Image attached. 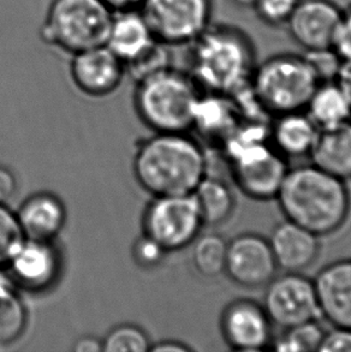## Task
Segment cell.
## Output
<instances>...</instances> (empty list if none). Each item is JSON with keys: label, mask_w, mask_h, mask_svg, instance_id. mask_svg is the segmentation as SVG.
I'll return each instance as SVG.
<instances>
[{"label": "cell", "mask_w": 351, "mask_h": 352, "mask_svg": "<svg viewBox=\"0 0 351 352\" xmlns=\"http://www.w3.org/2000/svg\"><path fill=\"white\" fill-rule=\"evenodd\" d=\"M236 110L228 96L209 93L200 96L195 109L193 129H199L201 133L209 136H230L236 129Z\"/></svg>", "instance_id": "25"}, {"label": "cell", "mask_w": 351, "mask_h": 352, "mask_svg": "<svg viewBox=\"0 0 351 352\" xmlns=\"http://www.w3.org/2000/svg\"><path fill=\"white\" fill-rule=\"evenodd\" d=\"M149 351L152 352H189L191 348L188 345L175 342V340H165V342H159L157 344H152Z\"/></svg>", "instance_id": "37"}, {"label": "cell", "mask_w": 351, "mask_h": 352, "mask_svg": "<svg viewBox=\"0 0 351 352\" xmlns=\"http://www.w3.org/2000/svg\"><path fill=\"white\" fill-rule=\"evenodd\" d=\"M17 191V179L14 172L0 165V205H6Z\"/></svg>", "instance_id": "35"}, {"label": "cell", "mask_w": 351, "mask_h": 352, "mask_svg": "<svg viewBox=\"0 0 351 352\" xmlns=\"http://www.w3.org/2000/svg\"><path fill=\"white\" fill-rule=\"evenodd\" d=\"M23 239L16 213L9 210L8 206L0 205V267L9 263Z\"/></svg>", "instance_id": "30"}, {"label": "cell", "mask_w": 351, "mask_h": 352, "mask_svg": "<svg viewBox=\"0 0 351 352\" xmlns=\"http://www.w3.org/2000/svg\"><path fill=\"white\" fill-rule=\"evenodd\" d=\"M233 4L238 5L241 8H253L257 0H231Z\"/></svg>", "instance_id": "40"}, {"label": "cell", "mask_w": 351, "mask_h": 352, "mask_svg": "<svg viewBox=\"0 0 351 352\" xmlns=\"http://www.w3.org/2000/svg\"><path fill=\"white\" fill-rule=\"evenodd\" d=\"M6 266L19 289L43 292L57 283L62 271V255L54 241L24 238Z\"/></svg>", "instance_id": "14"}, {"label": "cell", "mask_w": 351, "mask_h": 352, "mask_svg": "<svg viewBox=\"0 0 351 352\" xmlns=\"http://www.w3.org/2000/svg\"><path fill=\"white\" fill-rule=\"evenodd\" d=\"M141 12L154 38L172 46L190 45L211 25L212 0H145Z\"/></svg>", "instance_id": "9"}, {"label": "cell", "mask_w": 351, "mask_h": 352, "mask_svg": "<svg viewBox=\"0 0 351 352\" xmlns=\"http://www.w3.org/2000/svg\"><path fill=\"white\" fill-rule=\"evenodd\" d=\"M151 340L147 333L135 324H119L111 329L103 340L105 352H148Z\"/></svg>", "instance_id": "29"}, {"label": "cell", "mask_w": 351, "mask_h": 352, "mask_svg": "<svg viewBox=\"0 0 351 352\" xmlns=\"http://www.w3.org/2000/svg\"><path fill=\"white\" fill-rule=\"evenodd\" d=\"M333 51L345 64H351V5L342 12L341 23L338 27Z\"/></svg>", "instance_id": "33"}, {"label": "cell", "mask_w": 351, "mask_h": 352, "mask_svg": "<svg viewBox=\"0 0 351 352\" xmlns=\"http://www.w3.org/2000/svg\"><path fill=\"white\" fill-rule=\"evenodd\" d=\"M134 175L153 197L189 195L207 175V157L187 133H156L134 157Z\"/></svg>", "instance_id": "2"}, {"label": "cell", "mask_w": 351, "mask_h": 352, "mask_svg": "<svg viewBox=\"0 0 351 352\" xmlns=\"http://www.w3.org/2000/svg\"><path fill=\"white\" fill-rule=\"evenodd\" d=\"M74 351L76 352H101L103 340L95 338L93 336H85L78 339L74 345Z\"/></svg>", "instance_id": "36"}, {"label": "cell", "mask_w": 351, "mask_h": 352, "mask_svg": "<svg viewBox=\"0 0 351 352\" xmlns=\"http://www.w3.org/2000/svg\"><path fill=\"white\" fill-rule=\"evenodd\" d=\"M275 200L285 219L319 237L339 231L350 215L347 182L313 164L289 168Z\"/></svg>", "instance_id": "1"}, {"label": "cell", "mask_w": 351, "mask_h": 352, "mask_svg": "<svg viewBox=\"0 0 351 352\" xmlns=\"http://www.w3.org/2000/svg\"><path fill=\"white\" fill-rule=\"evenodd\" d=\"M204 226L193 194L158 196L143 213V234L152 238L167 252L193 244Z\"/></svg>", "instance_id": "8"}, {"label": "cell", "mask_w": 351, "mask_h": 352, "mask_svg": "<svg viewBox=\"0 0 351 352\" xmlns=\"http://www.w3.org/2000/svg\"><path fill=\"white\" fill-rule=\"evenodd\" d=\"M318 352H351V329L332 327L325 331Z\"/></svg>", "instance_id": "34"}, {"label": "cell", "mask_w": 351, "mask_h": 352, "mask_svg": "<svg viewBox=\"0 0 351 352\" xmlns=\"http://www.w3.org/2000/svg\"><path fill=\"white\" fill-rule=\"evenodd\" d=\"M342 12L331 0H299L285 25L306 52L333 50Z\"/></svg>", "instance_id": "13"}, {"label": "cell", "mask_w": 351, "mask_h": 352, "mask_svg": "<svg viewBox=\"0 0 351 352\" xmlns=\"http://www.w3.org/2000/svg\"><path fill=\"white\" fill-rule=\"evenodd\" d=\"M189 47L188 72L200 88L230 96L251 83L255 50L237 27L211 24Z\"/></svg>", "instance_id": "3"}, {"label": "cell", "mask_w": 351, "mask_h": 352, "mask_svg": "<svg viewBox=\"0 0 351 352\" xmlns=\"http://www.w3.org/2000/svg\"><path fill=\"white\" fill-rule=\"evenodd\" d=\"M320 316L332 327L351 329V258L323 266L314 279Z\"/></svg>", "instance_id": "16"}, {"label": "cell", "mask_w": 351, "mask_h": 352, "mask_svg": "<svg viewBox=\"0 0 351 352\" xmlns=\"http://www.w3.org/2000/svg\"><path fill=\"white\" fill-rule=\"evenodd\" d=\"M204 225L218 226L226 223L233 214L236 199L226 182L206 175L193 191Z\"/></svg>", "instance_id": "23"}, {"label": "cell", "mask_w": 351, "mask_h": 352, "mask_svg": "<svg viewBox=\"0 0 351 352\" xmlns=\"http://www.w3.org/2000/svg\"><path fill=\"white\" fill-rule=\"evenodd\" d=\"M167 254V252H165L156 241H153L152 238L148 237L146 234H142L141 238H138L133 248L135 261L145 268H153L160 265Z\"/></svg>", "instance_id": "32"}, {"label": "cell", "mask_w": 351, "mask_h": 352, "mask_svg": "<svg viewBox=\"0 0 351 352\" xmlns=\"http://www.w3.org/2000/svg\"><path fill=\"white\" fill-rule=\"evenodd\" d=\"M28 311L19 295V286L10 274L0 272V345H10L23 336Z\"/></svg>", "instance_id": "24"}, {"label": "cell", "mask_w": 351, "mask_h": 352, "mask_svg": "<svg viewBox=\"0 0 351 352\" xmlns=\"http://www.w3.org/2000/svg\"><path fill=\"white\" fill-rule=\"evenodd\" d=\"M319 236L285 219L272 230L268 242L277 266L284 272H302L317 261Z\"/></svg>", "instance_id": "17"}, {"label": "cell", "mask_w": 351, "mask_h": 352, "mask_svg": "<svg viewBox=\"0 0 351 352\" xmlns=\"http://www.w3.org/2000/svg\"><path fill=\"white\" fill-rule=\"evenodd\" d=\"M297 4L299 0H257L253 9L262 23L280 27L288 23Z\"/></svg>", "instance_id": "31"}, {"label": "cell", "mask_w": 351, "mask_h": 352, "mask_svg": "<svg viewBox=\"0 0 351 352\" xmlns=\"http://www.w3.org/2000/svg\"><path fill=\"white\" fill-rule=\"evenodd\" d=\"M70 77L78 91L104 98L118 89L127 75L125 65L106 45L72 56Z\"/></svg>", "instance_id": "15"}, {"label": "cell", "mask_w": 351, "mask_h": 352, "mask_svg": "<svg viewBox=\"0 0 351 352\" xmlns=\"http://www.w3.org/2000/svg\"><path fill=\"white\" fill-rule=\"evenodd\" d=\"M319 83L307 58L290 53L267 58L255 67L251 78L260 106L277 116L304 111Z\"/></svg>", "instance_id": "7"}, {"label": "cell", "mask_w": 351, "mask_h": 352, "mask_svg": "<svg viewBox=\"0 0 351 352\" xmlns=\"http://www.w3.org/2000/svg\"><path fill=\"white\" fill-rule=\"evenodd\" d=\"M323 334L325 329L323 326L319 324L318 320H313L284 329L280 337L272 340L270 349L279 352L319 351Z\"/></svg>", "instance_id": "27"}, {"label": "cell", "mask_w": 351, "mask_h": 352, "mask_svg": "<svg viewBox=\"0 0 351 352\" xmlns=\"http://www.w3.org/2000/svg\"><path fill=\"white\" fill-rule=\"evenodd\" d=\"M24 238L54 241L67 223V208L58 196L38 192L28 197L17 210Z\"/></svg>", "instance_id": "18"}, {"label": "cell", "mask_w": 351, "mask_h": 352, "mask_svg": "<svg viewBox=\"0 0 351 352\" xmlns=\"http://www.w3.org/2000/svg\"><path fill=\"white\" fill-rule=\"evenodd\" d=\"M264 308L272 324L281 329L318 320V295L314 280L301 272H285L266 285Z\"/></svg>", "instance_id": "10"}, {"label": "cell", "mask_w": 351, "mask_h": 352, "mask_svg": "<svg viewBox=\"0 0 351 352\" xmlns=\"http://www.w3.org/2000/svg\"><path fill=\"white\" fill-rule=\"evenodd\" d=\"M278 270L268 238L247 232L228 242L224 273L238 286L244 289L266 286Z\"/></svg>", "instance_id": "11"}, {"label": "cell", "mask_w": 351, "mask_h": 352, "mask_svg": "<svg viewBox=\"0 0 351 352\" xmlns=\"http://www.w3.org/2000/svg\"><path fill=\"white\" fill-rule=\"evenodd\" d=\"M169 48L167 45L156 41L138 57L125 64L127 75L131 77L134 81L138 82L167 67H171V53Z\"/></svg>", "instance_id": "28"}, {"label": "cell", "mask_w": 351, "mask_h": 352, "mask_svg": "<svg viewBox=\"0 0 351 352\" xmlns=\"http://www.w3.org/2000/svg\"><path fill=\"white\" fill-rule=\"evenodd\" d=\"M319 128L304 111L278 116L270 133L273 148L283 157L309 155Z\"/></svg>", "instance_id": "21"}, {"label": "cell", "mask_w": 351, "mask_h": 352, "mask_svg": "<svg viewBox=\"0 0 351 352\" xmlns=\"http://www.w3.org/2000/svg\"><path fill=\"white\" fill-rule=\"evenodd\" d=\"M309 157L323 171L342 181H351V120L319 129Z\"/></svg>", "instance_id": "20"}, {"label": "cell", "mask_w": 351, "mask_h": 352, "mask_svg": "<svg viewBox=\"0 0 351 352\" xmlns=\"http://www.w3.org/2000/svg\"><path fill=\"white\" fill-rule=\"evenodd\" d=\"M114 11L103 0H52L40 38L54 51L74 56L107 41Z\"/></svg>", "instance_id": "6"}, {"label": "cell", "mask_w": 351, "mask_h": 352, "mask_svg": "<svg viewBox=\"0 0 351 352\" xmlns=\"http://www.w3.org/2000/svg\"><path fill=\"white\" fill-rule=\"evenodd\" d=\"M304 111L319 129L330 128L351 120L350 98L338 80L323 82L319 83Z\"/></svg>", "instance_id": "22"}, {"label": "cell", "mask_w": 351, "mask_h": 352, "mask_svg": "<svg viewBox=\"0 0 351 352\" xmlns=\"http://www.w3.org/2000/svg\"><path fill=\"white\" fill-rule=\"evenodd\" d=\"M158 41L141 10L114 11L106 46L127 63L138 57Z\"/></svg>", "instance_id": "19"}, {"label": "cell", "mask_w": 351, "mask_h": 352, "mask_svg": "<svg viewBox=\"0 0 351 352\" xmlns=\"http://www.w3.org/2000/svg\"><path fill=\"white\" fill-rule=\"evenodd\" d=\"M228 242L220 234H199L193 242L191 260L195 270L206 278H215L225 272Z\"/></svg>", "instance_id": "26"}, {"label": "cell", "mask_w": 351, "mask_h": 352, "mask_svg": "<svg viewBox=\"0 0 351 352\" xmlns=\"http://www.w3.org/2000/svg\"><path fill=\"white\" fill-rule=\"evenodd\" d=\"M226 151L233 183L244 195L257 201L275 199L289 166L285 157L266 142L262 124L235 129L226 138Z\"/></svg>", "instance_id": "5"}, {"label": "cell", "mask_w": 351, "mask_h": 352, "mask_svg": "<svg viewBox=\"0 0 351 352\" xmlns=\"http://www.w3.org/2000/svg\"><path fill=\"white\" fill-rule=\"evenodd\" d=\"M338 82L344 87L351 101V64L343 63L342 69L338 75Z\"/></svg>", "instance_id": "39"}, {"label": "cell", "mask_w": 351, "mask_h": 352, "mask_svg": "<svg viewBox=\"0 0 351 352\" xmlns=\"http://www.w3.org/2000/svg\"><path fill=\"white\" fill-rule=\"evenodd\" d=\"M112 11L120 10L140 9L145 0H103Z\"/></svg>", "instance_id": "38"}, {"label": "cell", "mask_w": 351, "mask_h": 352, "mask_svg": "<svg viewBox=\"0 0 351 352\" xmlns=\"http://www.w3.org/2000/svg\"><path fill=\"white\" fill-rule=\"evenodd\" d=\"M272 324L264 305L249 298L230 302L222 311L219 321L225 343L238 352H260L270 349Z\"/></svg>", "instance_id": "12"}, {"label": "cell", "mask_w": 351, "mask_h": 352, "mask_svg": "<svg viewBox=\"0 0 351 352\" xmlns=\"http://www.w3.org/2000/svg\"><path fill=\"white\" fill-rule=\"evenodd\" d=\"M200 96L189 72L171 67L136 82L134 101L140 118L154 133H188Z\"/></svg>", "instance_id": "4"}]
</instances>
